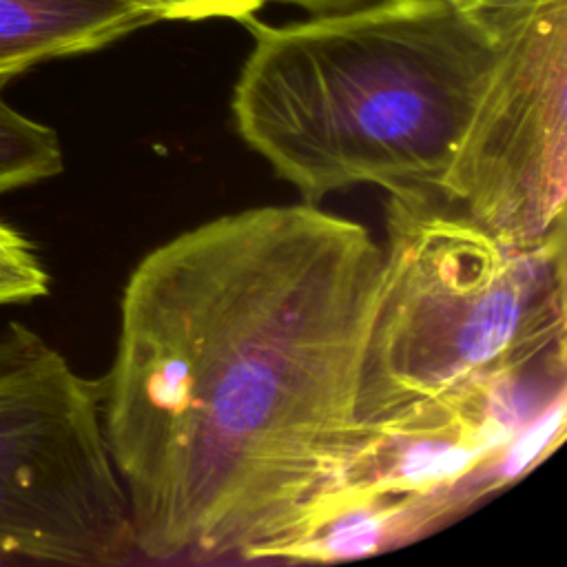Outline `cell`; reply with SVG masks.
<instances>
[{
	"mask_svg": "<svg viewBox=\"0 0 567 567\" xmlns=\"http://www.w3.org/2000/svg\"><path fill=\"white\" fill-rule=\"evenodd\" d=\"M381 246L317 204L226 213L133 268L102 430L137 554L266 560L332 476Z\"/></svg>",
	"mask_w": 567,
	"mask_h": 567,
	"instance_id": "6da1fadb",
	"label": "cell"
},
{
	"mask_svg": "<svg viewBox=\"0 0 567 567\" xmlns=\"http://www.w3.org/2000/svg\"><path fill=\"white\" fill-rule=\"evenodd\" d=\"M241 24L237 133L306 204L359 184L436 188L507 47L494 2L368 0Z\"/></svg>",
	"mask_w": 567,
	"mask_h": 567,
	"instance_id": "7a4b0ae2",
	"label": "cell"
},
{
	"mask_svg": "<svg viewBox=\"0 0 567 567\" xmlns=\"http://www.w3.org/2000/svg\"><path fill=\"white\" fill-rule=\"evenodd\" d=\"M565 348V233L514 248L434 188L390 193L357 423L507 377Z\"/></svg>",
	"mask_w": 567,
	"mask_h": 567,
	"instance_id": "3957f363",
	"label": "cell"
},
{
	"mask_svg": "<svg viewBox=\"0 0 567 567\" xmlns=\"http://www.w3.org/2000/svg\"><path fill=\"white\" fill-rule=\"evenodd\" d=\"M567 348L357 423L321 492L266 560L334 563L414 543L514 485L565 436Z\"/></svg>",
	"mask_w": 567,
	"mask_h": 567,
	"instance_id": "277c9868",
	"label": "cell"
},
{
	"mask_svg": "<svg viewBox=\"0 0 567 567\" xmlns=\"http://www.w3.org/2000/svg\"><path fill=\"white\" fill-rule=\"evenodd\" d=\"M0 554L75 567L137 554L100 381L22 323L0 330Z\"/></svg>",
	"mask_w": 567,
	"mask_h": 567,
	"instance_id": "5b68a950",
	"label": "cell"
},
{
	"mask_svg": "<svg viewBox=\"0 0 567 567\" xmlns=\"http://www.w3.org/2000/svg\"><path fill=\"white\" fill-rule=\"evenodd\" d=\"M507 47L458 151L434 188L514 248L565 233L567 0H485Z\"/></svg>",
	"mask_w": 567,
	"mask_h": 567,
	"instance_id": "8992f818",
	"label": "cell"
},
{
	"mask_svg": "<svg viewBox=\"0 0 567 567\" xmlns=\"http://www.w3.org/2000/svg\"><path fill=\"white\" fill-rule=\"evenodd\" d=\"M157 20L137 0H0V86L40 62L97 51Z\"/></svg>",
	"mask_w": 567,
	"mask_h": 567,
	"instance_id": "52a82bcc",
	"label": "cell"
},
{
	"mask_svg": "<svg viewBox=\"0 0 567 567\" xmlns=\"http://www.w3.org/2000/svg\"><path fill=\"white\" fill-rule=\"evenodd\" d=\"M62 168L58 133L16 111L0 93V195L55 177Z\"/></svg>",
	"mask_w": 567,
	"mask_h": 567,
	"instance_id": "ba28073f",
	"label": "cell"
},
{
	"mask_svg": "<svg viewBox=\"0 0 567 567\" xmlns=\"http://www.w3.org/2000/svg\"><path fill=\"white\" fill-rule=\"evenodd\" d=\"M49 292V275L31 241L0 221V306L29 303Z\"/></svg>",
	"mask_w": 567,
	"mask_h": 567,
	"instance_id": "9c48e42d",
	"label": "cell"
},
{
	"mask_svg": "<svg viewBox=\"0 0 567 567\" xmlns=\"http://www.w3.org/2000/svg\"><path fill=\"white\" fill-rule=\"evenodd\" d=\"M159 20H208L233 18L237 22L255 16L268 2L295 4V0H137Z\"/></svg>",
	"mask_w": 567,
	"mask_h": 567,
	"instance_id": "30bf717a",
	"label": "cell"
},
{
	"mask_svg": "<svg viewBox=\"0 0 567 567\" xmlns=\"http://www.w3.org/2000/svg\"><path fill=\"white\" fill-rule=\"evenodd\" d=\"M368 0H295L297 7L306 9L308 13H323V11H337V9H348L354 4H361Z\"/></svg>",
	"mask_w": 567,
	"mask_h": 567,
	"instance_id": "8fae6325",
	"label": "cell"
},
{
	"mask_svg": "<svg viewBox=\"0 0 567 567\" xmlns=\"http://www.w3.org/2000/svg\"><path fill=\"white\" fill-rule=\"evenodd\" d=\"M467 2H472V4H483L485 0H467Z\"/></svg>",
	"mask_w": 567,
	"mask_h": 567,
	"instance_id": "7c38bea8",
	"label": "cell"
}]
</instances>
